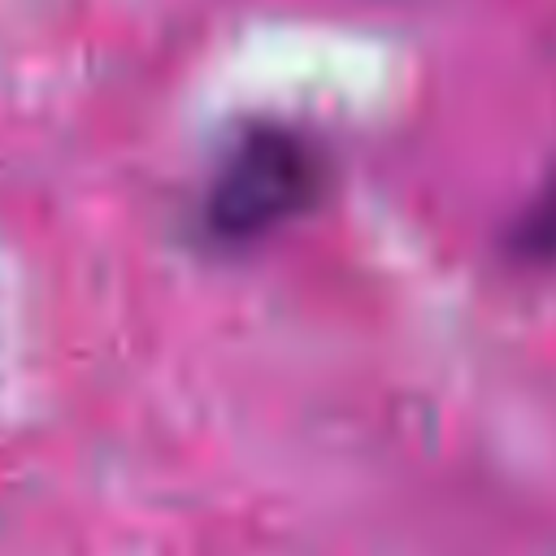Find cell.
Listing matches in <instances>:
<instances>
[{
    "instance_id": "1",
    "label": "cell",
    "mask_w": 556,
    "mask_h": 556,
    "mask_svg": "<svg viewBox=\"0 0 556 556\" xmlns=\"http://www.w3.org/2000/svg\"><path fill=\"white\" fill-rule=\"evenodd\" d=\"M326 187L321 152L291 126L261 122L248 126L217 161L200 226L217 243H256L300 217Z\"/></svg>"
},
{
    "instance_id": "2",
    "label": "cell",
    "mask_w": 556,
    "mask_h": 556,
    "mask_svg": "<svg viewBox=\"0 0 556 556\" xmlns=\"http://www.w3.org/2000/svg\"><path fill=\"white\" fill-rule=\"evenodd\" d=\"M508 252L530 265H556V174L530 200V208L517 217V226L508 235Z\"/></svg>"
}]
</instances>
